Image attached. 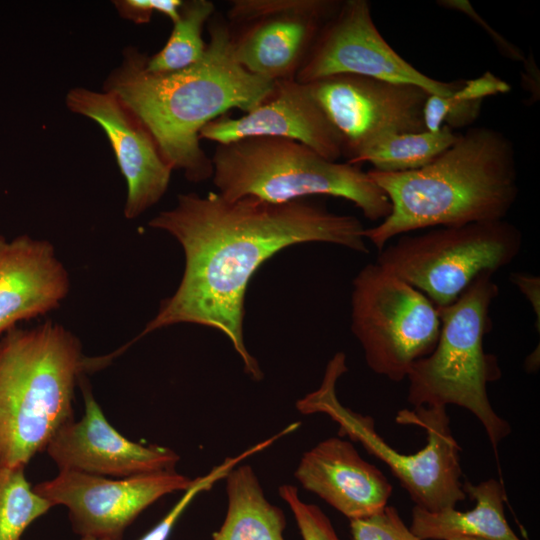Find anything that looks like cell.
<instances>
[{
	"label": "cell",
	"instance_id": "6da1fadb",
	"mask_svg": "<svg viewBox=\"0 0 540 540\" xmlns=\"http://www.w3.org/2000/svg\"><path fill=\"white\" fill-rule=\"evenodd\" d=\"M149 226L168 232L182 246L185 270L175 293L137 338L163 327L193 323L224 333L245 372L263 373L243 339L244 300L257 269L283 248L325 242L367 254L364 226L305 199L272 203L254 197L228 200L217 192L180 194L177 204Z\"/></svg>",
	"mask_w": 540,
	"mask_h": 540
},
{
	"label": "cell",
	"instance_id": "7a4b0ae2",
	"mask_svg": "<svg viewBox=\"0 0 540 540\" xmlns=\"http://www.w3.org/2000/svg\"><path fill=\"white\" fill-rule=\"evenodd\" d=\"M209 41L195 64L170 73L146 69L147 56L134 47L107 77L103 90L114 93L142 121L173 170L190 182L212 177L211 157L199 133L230 109L245 113L264 102L275 82L251 74L237 61L225 17L207 22Z\"/></svg>",
	"mask_w": 540,
	"mask_h": 540
},
{
	"label": "cell",
	"instance_id": "3957f363",
	"mask_svg": "<svg viewBox=\"0 0 540 540\" xmlns=\"http://www.w3.org/2000/svg\"><path fill=\"white\" fill-rule=\"evenodd\" d=\"M367 173L391 205L386 218L363 231L378 252L416 230L505 219L519 194L514 144L488 127L459 134L419 169Z\"/></svg>",
	"mask_w": 540,
	"mask_h": 540
},
{
	"label": "cell",
	"instance_id": "277c9868",
	"mask_svg": "<svg viewBox=\"0 0 540 540\" xmlns=\"http://www.w3.org/2000/svg\"><path fill=\"white\" fill-rule=\"evenodd\" d=\"M89 367L77 337L46 322L0 340V469L24 467L73 418L76 381Z\"/></svg>",
	"mask_w": 540,
	"mask_h": 540
},
{
	"label": "cell",
	"instance_id": "5b68a950",
	"mask_svg": "<svg viewBox=\"0 0 540 540\" xmlns=\"http://www.w3.org/2000/svg\"><path fill=\"white\" fill-rule=\"evenodd\" d=\"M212 181L222 197L284 203L313 195L352 202L371 221L391 210L385 193L359 166L329 160L308 146L278 137H247L217 144Z\"/></svg>",
	"mask_w": 540,
	"mask_h": 540
},
{
	"label": "cell",
	"instance_id": "8992f818",
	"mask_svg": "<svg viewBox=\"0 0 540 540\" xmlns=\"http://www.w3.org/2000/svg\"><path fill=\"white\" fill-rule=\"evenodd\" d=\"M493 273L480 275L452 304L438 308L440 333L430 354L408 372L413 407L457 405L483 425L494 452L511 427L492 408L487 384L500 377L496 357L484 351L492 327L490 307L499 294Z\"/></svg>",
	"mask_w": 540,
	"mask_h": 540
},
{
	"label": "cell",
	"instance_id": "52a82bcc",
	"mask_svg": "<svg viewBox=\"0 0 540 540\" xmlns=\"http://www.w3.org/2000/svg\"><path fill=\"white\" fill-rule=\"evenodd\" d=\"M346 371V356L338 352L328 362L320 387L300 399L297 409L303 414L329 416L339 425L340 436L361 443L367 452L389 467L415 506L438 512L455 508L465 500L460 481L461 448L452 435L446 407L420 406L398 412L397 423L420 427L427 441L417 453L402 454L377 433L370 416L356 413L340 403L336 383Z\"/></svg>",
	"mask_w": 540,
	"mask_h": 540
},
{
	"label": "cell",
	"instance_id": "ba28073f",
	"mask_svg": "<svg viewBox=\"0 0 540 540\" xmlns=\"http://www.w3.org/2000/svg\"><path fill=\"white\" fill-rule=\"evenodd\" d=\"M522 245L521 230L506 219L435 227L401 235L378 252L376 263L442 308L483 273L513 262Z\"/></svg>",
	"mask_w": 540,
	"mask_h": 540
},
{
	"label": "cell",
	"instance_id": "9c48e42d",
	"mask_svg": "<svg viewBox=\"0 0 540 540\" xmlns=\"http://www.w3.org/2000/svg\"><path fill=\"white\" fill-rule=\"evenodd\" d=\"M440 325L438 308L422 292L376 262L354 278L351 330L374 373L404 380L434 349Z\"/></svg>",
	"mask_w": 540,
	"mask_h": 540
},
{
	"label": "cell",
	"instance_id": "30bf717a",
	"mask_svg": "<svg viewBox=\"0 0 540 540\" xmlns=\"http://www.w3.org/2000/svg\"><path fill=\"white\" fill-rule=\"evenodd\" d=\"M340 0H232L225 14L234 55L251 74L295 79Z\"/></svg>",
	"mask_w": 540,
	"mask_h": 540
},
{
	"label": "cell",
	"instance_id": "8fae6325",
	"mask_svg": "<svg viewBox=\"0 0 540 540\" xmlns=\"http://www.w3.org/2000/svg\"><path fill=\"white\" fill-rule=\"evenodd\" d=\"M308 84L339 136L342 156L356 165L372 146L392 134L424 131V89L354 74L331 75Z\"/></svg>",
	"mask_w": 540,
	"mask_h": 540
},
{
	"label": "cell",
	"instance_id": "7c38bea8",
	"mask_svg": "<svg viewBox=\"0 0 540 540\" xmlns=\"http://www.w3.org/2000/svg\"><path fill=\"white\" fill-rule=\"evenodd\" d=\"M336 74H354L420 87L430 95L448 96L464 80L439 81L401 57L374 24L367 0L342 1L325 24L296 75L301 83Z\"/></svg>",
	"mask_w": 540,
	"mask_h": 540
},
{
	"label": "cell",
	"instance_id": "4fadbf2b",
	"mask_svg": "<svg viewBox=\"0 0 540 540\" xmlns=\"http://www.w3.org/2000/svg\"><path fill=\"white\" fill-rule=\"evenodd\" d=\"M193 482L175 470L118 479L60 470L33 490L53 506H65L80 537L124 540L126 529L146 508L167 494L186 491Z\"/></svg>",
	"mask_w": 540,
	"mask_h": 540
},
{
	"label": "cell",
	"instance_id": "5bb4252c",
	"mask_svg": "<svg viewBox=\"0 0 540 540\" xmlns=\"http://www.w3.org/2000/svg\"><path fill=\"white\" fill-rule=\"evenodd\" d=\"M66 104L105 132L127 183L125 217L136 218L156 204L168 189L173 169L142 121L117 95L104 90L71 89Z\"/></svg>",
	"mask_w": 540,
	"mask_h": 540
},
{
	"label": "cell",
	"instance_id": "9a60e30c",
	"mask_svg": "<svg viewBox=\"0 0 540 540\" xmlns=\"http://www.w3.org/2000/svg\"><path fill=\"white\" fill-rule=\"evenodd\" d=\"M78 382L84 414L61 427L45 450L59 470L116 478L175 470L180 459L176 452L122 436L106 419L83 375Z\"/></svg>",
	"mask_w": 540,
	"mask_h": 540
},
{
	"label": "cell",
	"instance_id": "2e32d148",
	"mask_svg": "<svg viewBox=\"0 0 540 540\" xmlns=\"http://www.w3.org/2000/svg\"><path fill=\"white\" fill-rule=\"evenodd\" d=\"M199 137L217 144L278 137L302 143L332 161L342 156L338 134L308 84L296 79L276 81L272 94L260 105L238 118L220 116L206 124Z\"/></svg>",
	"mask_w": 540,
	"mask_h": 540
},
{
	"label": "cell",
	"instance_id": "e0dca14e",
	"mask_svg": "<svg viewBox=\"0 0 540 540\" xmlns=\"http://www.w3.org/2000/svg\"><path fill=\"white\" fill-rule=\"evenodd\" d=\"M302 487L350 520L373 515L387 506L392 486L347 440L331 437L305 452L294 472Z\"/></svg>",
	"mask_w": 540,
	"mask_h": 540
},
{
	"label": "cell",
	"instance_id": "ac0fdd59",
	"mask_svg": "<svg viewBox=\"0 0 540 540\" xmlns=\"http://www.w3.org/2000/svg\"><path fill=\"white\" fill-rule=\"evenodd\" d=\"M69 287L68 272L51 243L0 235V334L57 308Z\"/></svg>",
	"mask_w": 540,
	"mask_h": 540
},
{
	"label": "cell",
	"instance_id": "d6986e66",
	"mask_svg": "<svg viewBox=\"0 0 540 540\" xmlns=\"http://www.w3.org/2000/svg\"><path fill=\"white\" fill-rule=\"evenodd\" d=\"M463 490L475 500L468 511L447 508L430 512L414 506L411 532L421 540H446L450 537L469 536L487 540H521L508 524L504 514L505 493L495 479L479 484L465 482Z\"/></svg>",
	"mask_w": 540,
	"mask_h": 540
},
{
	"label": "cell",
	"instance_id": "ffe728a7",
	"mask_svg": "<svg viewBox=\"0 0 540 540\" xmlns=\"http://www.w3.org/2000/svg\"><path fill=\"white\" fill-rule=\"evenodd\" d=\"M227 513L212 540H285L283 511L265 497L250 465H237L226 475Z\"/></svg>",
	"mask_w": 540,
	"mask_h": 540
},
{
	"label": "cell",
	"instance_id": "44dd1931",
	"mask_svg": "<svg viewBox=\"0 0 540 540\" xmlns=\"http://www.w3.org/2000/svg\"><path fill=\"white\" fill-rule=\"evenodd\" d=\"M448 126L437 131L392 134L372 146L357 161L369 162L383 172H404L419 169L448 149L458 138Z\"/></svg>",
	"mask_w": 540,
	"mask_h": 540
},
{
	"label": "cell",
	"instance_id": "7402d4cb",
	"mask_svg": "<svg viewBox=\"0 0 540 540\" xmlns=\"http://www.w3.org/2000/svg\"><path fill=\"white\" fill-rule=\"evenodd\" d=\"M215 12V4L210 0L183 1L166 44L147 57L146 69L152 73H170L197 63L207 46L202 38L203 28Z\"/></svg>",
	"mask_w": 540,
	"mask_h": 540
},
{
	"label": "cell",
	"instance_id": "603a6c76",
	"mask_svg": "<svg viewBox=\"0 0 540 540\" xmlns=\"http://www.w3.org/2000/svg\"><path fill=\"white\" fill-rule=\"evenodd\" d=\"M510 90L506 81L486 71L477 78L464 80L448 96L429 95L423 108L425 129L437 131L442 126H448L454 130L471 125L479 117L486 97L506 94Z\"/></svg>",
	"mask_w": 540,
	"mask_h": 540
},
{
	"label": "cell",
	"instance_id": "cb8c5ba5",
	"mask_svg": "<svg viewBox=\"0 0 540 540\" xmlns=\"http://www.w3.org/2000/svg\"><path fill=\"white\" fill-rule=\"evenodd\" d=\"M24 469H0V540H21L30 524L53 507L33 490Z\"/></svg>",
	"mask_w": 540,
	"mask_h": 540
},
{
	"label": "cell",
	"instance_id": "d4e9b609",
	"mask_svg": "<svg viewBox=\"0 0 540 540\" xmlns=\"http://www.w3.org/2000/svg\"><path fill=\"white\" fill-rule=\"evenodd\" d=\"M276 437L272 436L234 457L226 458L221 464L215 466L209 473L194 479L193 484L184 491L183 496L170 509V511L139 540H167L169 535L192 500L201 492L209 490L214 483L226 477L235 466L246 458L254 455L273 444Z\"/></svg>",
	"mask_w": 540,
	"mask_h": 540
},
{
	"label": "cell",
	"instance_id": "484cf974",
	"mask_svg": "<svg viewBox=\"0 0 540 540\" xmlns=\"http://www.w3.org/2000/svg\"><path fill=\"white\" fill-rule=\"evenodd\" d=\"M278 493L291 509L303 540H340L329 518L318 506L302 501L297 487L281 485Z\"/></svg>",
	"mask_w": 540,
	"mask_h": 540
},
{
	"label": "cell",
	"instance_id": "4316f807",
	"mask_svg": "<svg viewBox=\"0 0 540 540\" xmlns=\"http://www.w3.org/2000/svg\"><path fill=\"white\" fill-rule=\"evenodd\" d=\"M350 530L353 540H421L392 506L368 517L350 520Z\"/></svg>",
	"mask_w": 540,
	"mask_h": 540
},
{
	"label": "cell",
	"instance_id": "83f0119b",
	"mask_svg": "<svg viewBox=\"0 0 540 540\" xmlns=\"http://www.w3.org/2000/svg\"><path fill=\"white\" fill-rule=\"evenodd\" d=\"M181 0H119L115 7L119 14L136 24L148 23L154 12L167 16L172 22L179 17Z\"/></svg>",
	"mask_w": 540,
	"mask_h": 540
},
{
	"label": "cell",
	"instance_id": "f1b7e54d",
	"mask_svg": "<svg viewBox=\"0 0 540 540\" xmlns=\"http://www.w3.org/2000/svg\"><path fill=\"white\" fill-rule=\"evenodd\" d=\"M438 4L442 7L458 10L466 14L471 18L475 23L481 26L484 31L490 36L494 41L498 50L508 59L517 62H524L526 56L523 51L509 42L505 37L495 31L488 23L480 17V15L474 10L472 5L467 0H441L438 1Z\"/></svg>",
	"mask_w": 540,
	"mask_h": 540
},
{
	"label": "cell",
	"instance_id": "f546056e",
	"mask_svg": "<svg viewBox=\"0 0 540 540\" xmlns=\"http://www.w3.org/2000/svg\"><path fill=\"white\" fill-rule=\"evenodd\" d=\"M510 279L513 284L519 289V291L525 296L527 301L531 304L537 321L535 326L539 333L540 328V278L538 276L515 272L510 275Z\"/></svg>",
	"mask_w": 540,
	"mask_h": 540
},
{
	"label": "cell",
	"instance_id": "4dcf8cb0",
	"mask_svg": "<svg viewBox=\"0 0 540 540\" xmlns=\"http://www.w3.org/2000/svg\"><path fill=\"white\" fill-rule=\"evenodd\" d=\"M523 64L524 70L521 76V84L523 88L531 94L529 101L535 103L540 97L539 69L536 66L532 54L529 55V58H525Z\"/></svg>",
	"mask_w": 540,
	"mask_h": 540
},
{
	"label": "cell",
	"instance_id": "1f68e13d",
	"mask_svg": "<svg viewBox=\"0 0 540 540\" xmlns=\"http://www.w3.org/2000/svg\"><path fill=\"white\" fill-rule=\"evenodd\" d=\"M446 540H487V539L478 538V537H469V536H456V537H450Z\"/></svg>",
	"mask_w": 540,
	"mask_h": 540
},
{
	"label": "cell",
	"instance_id": "d6a6232c",
	"mask_svg": "<svg viewBox=\"0 0 540 540\" xmlns=\"http://www.w3.org/2000/svg\"><path fill=\"white\" fill-rule=\"evenodd\" d=\"M79 540H97V539L91 538V537H80Z\"/></svg>",
	"mask_w": 540,
	"mask_h": 540
}]
</instances>
